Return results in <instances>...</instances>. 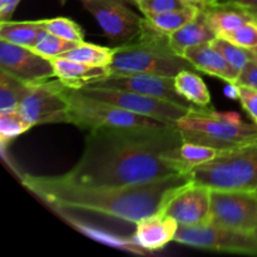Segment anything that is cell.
Instances as JSON below:
<instances>
[{
    "label": "cell",
    "mask_w": 257,
    "mask_h": 257,
    "mask_svg": "<svg viewBox=\"0 0 257 257\" xmlns=\"http://www.w3.org/2000/svg\"><path fill=\"white\" fill-rule=\"evenodd\" d=\"M191 180L211 190L252 191L257 186V142L228 151L221 157L198 166Z\"/></svg>",
    "instance_id": "cell-5"
},
{
    "label": "cell",
    "mask_w": 257,
    "mask_h": 257,
    "mask_svg": "<svg viewBox=\"0 0 257 257\" xmlns=\"http://www.w3.org/2000/svg\"><path fill=\"white\" fill-rule=\"evenodd\" d=\"M251 52H252L253 59H255L256 62H257V48H256V49H252V50H251Z\"/></svg>",
    "instance_id": "cell-37"
},
{
    "label": "cell",
    "mask_w": 257,
    "mask_h": 257,
    "mask_svg": "<svg viewBox=\"0 0 257 257\" xmlns=\"http://www.w3.org/2000/svg\"><path fill=\"white\" fill-rule=\"evenodd\" d=\"M175 242L217 252L257 256V240L253 233L238 232L220 226L178 225Z\"/></svg>",
    "instance_id": "cell-8"
},
{
    "label": "cell",
    "mask_w": 257,
    "mask_h": 257,
    "mask_svg": "<svg viewBox=\"0 0 257 257\" xmlns=\"http://www.w3.org/2000/svg\"><path fill=\"white\" fill-rule=\"evenodd\" d=\"M44 32V19L27 20V22L7 20L0 23V40H5L22 47H34Z\"/></svg>",
    "instance_id": "cell-21"
},
{
    "label": "cell",
    "mask_w": 257,
    "mask_h": 257,
    "mask_svg": "<svg viewBox=\"0 0 257 257\" xmlns=\"http://www.w3.org/2000/svg\"><path fill=\"white\" fill-rule=\"evenodd\" d=\"M133 5H136L145 17L162 14V13L188 7L187 3L183 0H133Z\"/></svg>",
    "instance_id": "cell-31"
},
{
    "label": "cell",
    "mask_w": 257,
    "mask_h": 257,
    "mask_svg": "<svg viewBox=\"0 0 257 257\" xmlns=\"http://www.w3.org/2000/svg\"><path fill=\"white\" fill-rule=\"evenodd\" d=\"M252 191H253V192H255V193H257V186H256V187H255V188H253V190H252Z\"/></svg>",
    "instance_id": "cell-40"
},
{
    "label": "cell",
    "mask_w": 257,
    "mask_h": 257,
    "mask_svg": "<svg viewBox=\"0 0 257 257\" xmlns=\"http://www.w3.org/2000/svg\"><path fill=\"white\" fill-rule=\"evenodd\" d=\"M237 85V98L242 104L243 109L247 112L251 119L257 123V89L247 85Z\"/></svg>",
    "instance_id": "cell-32"
},
{
    "label": "cell",
    "mask_w": 257,
    "mask_h": 257,
    "mask_svg": "<svg viewBox=\"0 0 257 257\" xmlns=\"http://www.w3.org/2000/svg\"><path fill=\"white\" fill-rule=\"evenodd\" d=\"M33 85L0 70V112L18 109Z\"/></svg>",
    "instance_id": "cell-25"
},
{
    "label": "cell",
    "mask_w": 257,
    "mask_h": 257,
    "mask_svg": "<svg viewBox=\"0 0 257 257\" xmlns=\"http://www.w3.org/2000/svg\"><path fill=\"white\" fill-rule=\"evenodd\" d=\"M225 39L228 42L233 43L236 45L246 48V49H256L257 48V20H251V22L245 23L243 25L238 27L237 29L232 30V32L225 33L222 35Z\"/></svg>",
    "instance_id": "cell-30"
},
{
    "label": "cell",
    "mask_w": 257,
    "mask_h": 257,
    "mask_svg": "<svg viewBox=\"0 0 257 257\" xmlns=\"http://www.w3.org/2000/svg\"><path fill=\"white\" fill-rule=\"evenodd\" d=\"M216 37L217 34L210 25L206 15L200 12L195 19L170 35V44L176 54L185 58L186 50L211 43Z\"/></svg>",
    "instance_id": "cell-19"
},
{
    "label": "cell",
    "mask_w": 257,
    "mask_h": 257,
    "mask_svg": "<svg viewBox=\"0 0 257 257\" xmlns=\"http://www.w3.org/2000/svg\"><path fill=\"white\" fill-rule=\"evenodd\" d=\"M183 142L176 124L92 130L77 165L58 178L82 186H130L178 175L163 155Z\"/></svg>",
    "instance_id": "cell-1"
},
{
    "label": "cell",
    "mask_w": 257,
    "mask_h": 257,
    "mask_svg": "<svg viewBox=\"0 0 257 257\" xmlns=\"http://www.w3.org/2000/svg\"><path fill=\"white\" fill-rule=\"evenodd\" d=\"M79 90L85 95H89V97L109 103V104H114L128 112L162 120V122L170 123V124H176L192 109V108L182 107L177 103L158 99V98L125 89L84 85V87H80Z\"/></svg>",
    "instance_id": "cell-7"
},
{
    "label": "cell",
    "mask_w": 257,
    "mask_h": 257,
    "mask_svg": "<svg viewBox=\"0 0 257 257\" xmlns=\"http://www.w3.org/2000/svg\"><path fill=\"white\" fill-rule=\"evenodd\" d=\"M65 2H67V0H60V3H62V4H64Z\"/></svg>",
    "instance_id": "cell-41"
},
{
    "label": "cell",
    "mask_w": 257,
    "mask_h": 257,
    "mask_svg": "<svg viewBox=\"0 0 257 257\" xmlns=\"http://www.w3.org/2000/svg\"><path fill=\"white\" fill-rule=\"evenodd\" d=\"M202 13L206 15L208 23L216 32L217 37L237 29L245 23L257 20L256 15L248 9L235 4V3L225 2V0H220L212 8Z\"/></svg>",
    "instance_id": "cell-20"
},
{
    "label": "cell",
    "mask_w": 257,
    "mask_h": 257,
    "mask_svg": "<svg viewBox=\"0 0 257 257\" xmlns=\"http://www.w3.org/2000/svg\"><path fill=\"white\" fill-rule=\"evenodd\" d=\"M211 223L253 233L257 228V193L246 190H211Z\"/></svg>",
    "instance_id": "cell-9"
},
{
    "label": "cell",
    "mask_w": 257,
    "mask_h": 257,
    "mask_svg": "<svg viewBox=\"0 0 257 257\" xmlns=\"http://www.w3.org/2000/svg\"><path fill=\"white\" fill-rule=\"evenodd\" d=\"M68 85L60 79L33 85L18 109L33 127L48 123H68Z\"/></svg>",
    "instance_id": "cell-10"
},
{
    "label": "cell",
    "mask_w": 257,
    "mask_h": 257,
    "mask_svg": "<svg viewBox=\"0 0 257 257\" xmlns=\"http://www.w3.org/2000/svg\"><path fill=\"white\" fill-rule=\"evenodd\" d=\"M253 236H255V238L257 240V228H256L255 231H253Z\"/></svg>",
    "instance_id": "cell-38"
},
{
    "label": "cell",
    "mask_w": 257,
    "mask_h": 257,
    "mask_svg": "<svg viewBox=\"0 0 257 257\" xmlns=\"http://www.w3.org/2000/svg\"><path fill=\"white\" fill-rule=\"evenodd\" d=\"M0 70L29 85L39 84L55 77L52 60L30 48L0 40Z\"/></svg>",
    "instance_id": "cell-12"
},
{
    "label": "cell",
    "mask_w": 257,
    "mask_h": 257,
    "mask_svg": "<svg viewBox=\"0 0 257 257\" xmlns=\"http://www.w3.org/2000/svg\"><path fill=\"white\" fill-rule=\"evenodd\" d=\"M68 123L83 130L123 127H166L173 125L162 120L128 112L114 104L85 95L79 89L68 87Z\"/></svg>",
    "instance_id": "cell-6"
},
{
    "label": "cell",
    "mask_w": 257,
    "mask_h": 257,
    "mask_svg": "<svg viewBox=\"0 0 257 257\" xmlns=\"http://www.w3.org/2000/svg\"><path fill=\"white\" fill-rule=\"evenodd\" d=\"M89 85L98 87L115 88V89H125L131 92L141 93V94L150 95L158 99L168 100V102L177 103L186 108L196 107L188 102L185 97L180 94L176 89L175 77L170 75L157 74H124V75H109L102 80L92 83Z\"/></svg>",
    "instance_id": "cell-14"
},
{
    "label": "cell",
    "mask_w": 257,
    "mask_h": 257,
    "mask_svg": "<svg viewBox=\"0 0 257 257\" xmlns=\"http://www.w3.org/2000/svg\"><path fill=\"white\" fill-rule=\"evenodd\" d=\"M135 225V241L148 251L161 250L168 245L173 241L178 228L177 221L163 213L148 216Z\"/></svg>",
    "instance_id": "cell-15"
},
{
    "label": "cell",
    "mask_w": 257,
    "mask_h": 257,
    "mask_svg": "<svg viewBox=\"0 0 257 257\" xmlns=\"http://www.w3.org/2000/svg\"><path fill=\"white\" fill-rule=\"evenodd\" d=\"M200 12L201 10L198 8L188 5V7L182 8V9L143 17V22L148 27L153 28L157 32L162 33V34L171 35L176 30L181 29L183 25L187 24L188 22L195 19L200 14Z\"/></svg>",
    "instance_id": "cell-23"
},
{
    "label": "cell",
    "mask_w": 257,
    "mask_h": 257,
    "mask_svg": "<svg viewBox=\"0 0 257 257\" xmlns=\"http://www.w3.org/2000/svg\"><path fill=\"white\" fill-rule=\"evenodd\" d=\"M185 69L195 68L186 58L173 52L170 35L148 27L143 20L137 38L115 47L114 57L109 65L110 75L157 74L176 77Z\"/></svg>",
    "instance_id": "cell-3"
},
{
    "label": "cell",
    "mask_w": 257,
    "mask_h": 257,
    "mask_svg": "<svg viewBox=\"0 0 257 257\" xmlns=\"http://www.w3.org/2000/svg\"><path fill=\"white\" fill-rule=\"evenodd\" d=\"M225 2H231L237 5H241V7L248 9L257 17V0H225Z\"/></svg>",
    "instance_id": "cell-36"
},
{
    "label": "cell",
    "mask_w": 257,
    "mask_h": 257,
    "mask_svg": "<svg viewBox=\"0 0 257 257\" xmlns=\"http://www.w3.org/2000/svg\"><path fill=\"white\" fill-rule=\"evenodd\" d=\"M178 225L202 226L211 223V188L191 181L170 198L162 212Z\"/></svg>",
    "instance_id": "cell-13"
},
{
    "label": "cell",
    "mask_w": 257,
    "mask_h": 257,
    "mask_svg": "<svg viewBox=\"0 0 257 257\" xmlns=\"http://www.w3.org/2000/svg\"><path fill=\"white\" fill-rule=\"evenodd\" d=\"M185 3H187L188 5H192V7L198 8L201 12H205V10L212 8L216 3H218L220 0H183Z\"/></svg>",
    "instance_id": "cell-35"
},
{
    "label": "cell",
    "mask_w": 257,
    "mask_h": 257,
    "mask_svg": "<svg viewBox=\"0 0 257 257\" xmlns=\"http://www.w3.org/2000/svg\"><path fill=\"white\" fill-rule=\"evenodd\" d=\"M211 43L225 57L228 64L237 73L238 77L246 68V65L253 59L252 52L250 49L233 44V43L228 42L227 39L222 37H216Z\"/></svg>",
    "instance_id": "cell-26"
},
{
    "label": "cell",
    "mask_w": 257,
    "mask_h": 257,
    "mask_svg": "<svg viewBox=\"0 0 257 257\" xmlns=\"http://www.w3.org/2000/svg\"><path fill=\"white\" fill-rule=\"evenodd\" d=\"M191 181V176L183 173L130 186L74 185L58 176L25 175L22 178L30 192L53 207L89 211L132 223L162 212L170 198Z\"/></svg>",
    "instance_id": "cell-2"
},
{
    "label": "cell",
    "mask_w": 257,
    "mask_h": 257,
    "mask_svg": "<svg viewBox=\"0 0 257 257\" xmlns=\"http://www.w3.org/2000/svg\"><path fill=\"white\" fill-rule=\"evenodd\" d=\"M125 2H128L130 4H133V0H125Z\"/></svg>",
    "instance_id": "cell-39"
},
{
    "label": "cell",
    "mask_w": 257,
    "mask_h": 257,
    "mask_svg": "<svg viewBox=\"0 0 257 257\" xmlns=\"http://www.w3.org/2000/svg\"><path fill=\"white\" fill-rule=\"evenodd\" d=\"M20 0H0V20L7 22L17 9Z\"/></svg>",
    "instance_id": "cell-34"
},
{
    "label": "cell",
    "mask_w": 257,
    "mask_h": 257,
    "mask_svg": "<svg viewBox=\"0 0 257 257\" xmlns=\"http://www.w3.org/2000/svg\"><path fill=\"white\" fill-rule=\"evenodd\" d=\"M83 7L94 17L108 40L124 44L140 35L142 20L125 0H80Z\"/></svg>",
    "instance_id": "cell-11"
},
{
    "label": "cell",
    "mask_w": 257,
    "mask_h": 257,
    "mask_svg": "<svg viewBox=\"0 0 257 257\" xmlns=\"http://www.w3.org/2000/svg\"><path fill=\"white\" fill-rule=\"evenodd\" d=\"M236 84L247 85V87L257 89V62L255 59H252L246 65V68L238 77Z\"/></svg>",
    "instance_id": "cell-33"
},
{
    "label": "cell",
    "mask_w": 257,
    "mask_h": 257,
    "mask_svg": "<svg viewBox=\"0 0 257 257\" xmlns=\"http://www.w3.org/2000/svg\"><path fill=\"white\" fill-rule=\"evenodd\" d=\"M44 27L48 33L58 35L63 39L75 43L84 42V32H83L82 27L72 19L62 17L44 19Z\"/></svg>",
    "instance_id": "cell-29"
},
{
    "label": "cell",
    "mask_w": 257,
    "mask_h": 257,
    "mask_svg": "<svg viewBox=\"0 0 257 257\" xmlns=\"http://www.w3.org/2000/svg\"><path fill=\"white\" fill-rule=\"evenodd\" d=\"M115 47H102V45L92 44V43L82 42L73 48L72 50L62 55L65 59L74 60V62L85 63L89 65L98 67H109L114 57Z\"/></svg>",
    "instance_id": "cell-24"
},
{
    "label": "cell",
    "mask_w": 257,
    "mask_h": 257,
    "mask_svg": "<svg viewBox=\"0 0 257 257\" xmlns=\"http://www.w3.org/2000/svg\"><path fill=\"white\" fill-rule=\"evenodd\" d=\"M185 58L196 70L206 73L211 77L220 78L230 84H236L238 74L233 70L222 54L212 45V43L197 45L186 50Z\"/></svg>",
    "instance_id": "cell-16"
},
{
    "label": "cell",
    "mask_w": 257,
    "mask_h": 257,
    "mask_svg": "<svg viewBox=\"0 0 257 257\" xmlns=\"http://www.w3.org/2000/svg\"><path fill=\"white\" fill-rule=\"evenodd\" d=\"M175 85L177 92L192 104L197 107L210 105V90L205 80L195 72V69L181 70L175 77Z\"/></svg>",
    "instance_id": "cell-22"
},
{
    "label": "cell",
    "mask_w": 257,
    "mask_h": 257,
    "mask_svg": "<svg viewBox=\"0 0 257 257\" xmlns=\"http://www.w3.org/2000/svg\"><path fill=\"white\" fill-rule=\"evenodd\" d=\"M52 63L54 65L55 77L74 89H79L80 87L89 85L110 75L109 67L89 65L62 57L54 58Z\"/></svg>",
    "instance_id": "cell-18"
},
{
    "label": "cell",
    "mask_w": 257,
    "mask_h": 257,
    "mask_svg": "<svg viewBox=\"0 0 257 257\" xmlns=\"http://www.w3.org/2000/svg\"><path fill=\"white\" fill-rule=\"evenodd\" d=\"M32 127V123L28 122L19 109L0 112V137L3 145L15 140Z\"/></svg>",
    "instance_id": "cell-27"
},
{
    "label": "cell",
    "mask_w": 257,
    "mask_h": 257,
    "mask_svg": "<svg viewBox=\"0 0 257 257\" xmlns=\"http://www.w3.org/2000/svg\"><path fill=\"white\" fill-rule=\"evenodd\" d=\"M78 44H79V43L63 39V38L52 34V33H48L47 30H45L42 34V37L39 38V40L37 42V44H35L34 47L30 48V49L34 50L38 54L43 55V57L52 60L54 59V58L62 57L63 54H65L67 52L72 50L73 48L77 47Z\"/></svg>",
    "instance_id": "cell-28"
},
{
    "label": "cell",
    "mask_w": 257,
    "mask_h": 257,
    "mask_svg": "<svg viewBox=\"0 0 257 257\" xmlns=\"http://www.w3.org/2000/svg\"><path fill=\"white\" fill-rule=\"evenodd\" d=\"M227 152L226 150L185 141L181 146L166 152L163 157L178 173L190 175L196 167L211 162Z\"/></svg>",
    "instance_id": "cell-17"
},
{
    "label": "cell",
    "mask_w": 257,
    "mask_h": 257,
    "mask_svg": "<svg viewBox=\"0 0 257 257\" xmlns=\"http://www.w3.org/2000/svg\"><path fill=\"white\" fill-rule=\"evenodd\" d=\"M183 141L220 150H237L257 142V123L245 122L238 113L197 107L176 123Z\"/></svg>",
    "instance_id": "cell-4"
}]
</instances>
